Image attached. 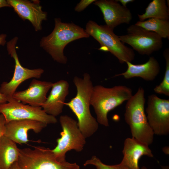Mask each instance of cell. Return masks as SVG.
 <instances>
[{
  "label": "cell",
  "instance_id": "obj_1",
  "mask_svg": "<svg viewBox=\"0 0 169 169\" xmlns=\"http://www.w3.org/2000/svg\"><path fill=\"white\" fill-rule=\"evenodd\" d=\"M73 82L76 88V95L65 105L76 116L78 127L86 138L92 136L98 128V122L91 115L90 110L94 86L90 76L87 73L83 74V78L74 77Z\"/></svg>",
  "mask_w": 169,
  "mask_h": 169
},
{
  "label": "cell",
  "instance_id": "obj_2",
  "mask_svg": "<svg viewBox=\"0 0 169 169\" xmlns=\"http://www.w3.org/2000/svg\"><path fill=\"white\" fill-rule=\"evenodd\" d=\"M55 26L51 33L43 37L40 41V46L47 52L54 60L65 64L67 58L64 53V49L69 43L90 36L85 29L73 23L61 21L59 18L54 19Z\"/></svg>",
  "mask_w": 169,
  "mask_h": 169
},
{
  "label": "cell",
  "instance_id": "obj_3",
  "mask_svg": "<svg viewBox=\"0 0 169 169\" xmlns=\"http://www.w3.org/2000/svg\"><path fill=\"white\" fill-rule=\"evenodd\" d=\"M132 95L131 89L125 85L110 88L100 85L93 86L90 103L94 109L98 123L109 126L108 113L128 100Z\"/></svg>",
  "mask_w": 169,
  "mask_h": 169
},
{
  "label": "cell",
  "instance_id": "obj_4",
  "mask_svg": "<svg viewBox=\"0 0 169 169\" xmlns=\"http://www.w3.org/2000/svg\"><path fill=\"white\" fill-rule=\"evenodd\" d=\"M144 94V90L140 87L127 101L124 118L130 127L132 137L149 146L153 142L154 134L145 114Z\"/></svg>",
  "mask_w": 169,
  "mask_h": 169
},
{
  "label": "cell",
  "instance_id": "obj_5",
  "mask_svg": "<svg viewBox=\"0 0 169 169\" xmlns=\"http://www.w3.org/2000/svg\"><path fill=\"white\" fill-rule=\"evenodd\" d=\"M85 30L100 43V50L110 52L120 63L131 62L135 59L133 50L125 45L119 36L106 25H99L95 21L90 20L86 23Z\"/></svg>",
  "mask_w": 169,
  "mask_h": 169
},
{
  "label": "cell",
  "instance_id": "obj_6",
  "mask_svg": "<svg viewBox=\"0 0 169 169\" xmlns=\"http://www.w3.org/2000/svg\"><path fill=\"white\" fill-rule=\"evenodd\" d=\"M18 162L21 169H80L76 163L58 160L51 150L41 146L19 149Z\"/></svg>",
  "mask_w": 169,
  "mask_h": 169
},
{
  "label": "cell",
  "instance_id": "obj_7",
  "mask_svg": "<svg viewBox=\"0 0 169 169\" xmlns=\"http://www.w3.org/2000/svg\"><path fill=\"white\" fill-rule=\"evenodd\" d=\"M59 120L62 131L57 139V144L51 150L55 157L61 161H66V153L72 150L81 151L86 143L85 138L79 128L77 122L67 115H61Z\"/></svg>",
  "mask_w": 169,
  "mask_h": 169
},
{
  "label": "cell",
  "instance_id": "obj_8",
  "mask_svg": "<svg viewBox=\"0 0 169 169\" xmlns=\"http://www.w3.org/2000/svg\"><path fill=\"white\" fill-rule=\"evenodd\" d=\"M127 33L119 36L120 40L130 45L140 54L150 55L162 47V38L160 36L135 24L127 28Z\"/></svg>",
  "mask_w": 169,
  "mask_h": 169
},
{
  "label": "cell",
  "instance_id": "obj_9",
  "mask_svg": "<svg viewBox=\"0 0 169 169\" xmlns=\"http://www.w3.org/2000/svg\"><path fill=\"white\" fill-rule=\"evenodd\" d=\"M0 113L4 116L6 123L20 120H35L47 125L57 122L55 117L47 114L41 107L24 104L13 99L0 105Z\"/></svg>",
  "mask_w": 169,
  "mask_h": 169
},
{
  "label": "cell",
  "instance_id": "obj_10",
  "mask_svg": "<svg viewBox=\"0 0 169 169\" xmlns=\"http://www.w3.org/2000/svg\"><path fill=\"white\" fill-rule=\"evenodd\" d=\"M18 39L17 37H15L7 43L8 54L15 61V69L13 77L10 81L9 82H3L1 84L0 92L9 99L8 102L13 99V94L21 83L30 78H40L44 72V70L41 68L30 69L24 68L21 65L16 49Z\"/></svg>",
  "mask_w": 169,
  "mask_h": 169
},
{
  "label": "cell",
  "instance_id": "obj_11",
  "mask_svg": "<svg viewBox=\"0 0 169 169\" xmlns=\"http://www.w3.org/2000/svg\"><path fill=\"white\" fill-rule=\"evenodd\" d=\"M148 122L154 134L166 136L169 133V100L155 94L148 97L146 109Z\"/></svg>",
  "mask_w": 169,
  "mask_h": 169
},
{
  "label": "cell",
  "instance_id": "obj_12",
  "mask_svg": "<svg viewBox=\"0 0 169 169\" xmlns=\"http://www.w3.org/2000/svg\"><path fill=\"white\" fill-rule=\"evenodd\" d=\"M94 4L100 8L106 25L112 30L121 24H129L132 19L130 10L116 0H96Z\"/></svg>",
  "mask_w": 169,
  "mask_h": 169
},
{
  "label": "cell",
  "instance_id": "obj_13",
  "mask_svg": "<svg viewBox=\"0 0 169 169\" xmlns=\"http://www.w3.org/2000/svg\"><path fill=\"white\" fill-rule=\"evenodd\" d=\"M8 3L23 20H28L35 31L41 30L43 20H47V13L42 10L38 0H7Z\"/></svg>",
  "mask_w": 169,
  "mask_h": 169
},
{
  "label": "cell",
  "instance_id": "obj_14",
  "mask_svg": "<svg viewBox=\"0 0 169 169\" xmlns=\"http://www.w3.org/2000/svg\"><path fill=\"white\" fill-rule=\"evenodd\" d=\"M43 122L30 120H11L5 123L3 135L15 143L25 144L29 141L28 132L32 130L38 133L47 125Z\"/></svg>",
  "mask_w": 169,
  "mask_h": 169
},
{
  "label": "cell",
  "instance_id": "obj_15",
  "mask_svg": "<svg viewBox=\"0 0 169 169\" xmlns=\"http://www.w3.org/2000/svg\"><path fill=\"white\" fill-rule=\"evenodd\" d=\"M53 83L34 79L28 87L22 91L15 92L13 98L24 104L35 107H41L47 98V94L52 88Z\"/></svg>",
  "mask_w": 169,
  "mask_h": 169
},
{
  "label": "cell",
  "instance_id": "obj_16",
  "mask_svg": "<svg viewBox=\"0 0 169 169\" xmlns=\"http://www.w3.org/2000/svg\"><path fill=\"white\" fill-rule=\"evenodd\" d=\"M122 153L123 157L121 163L130 169H140L139 161L142 156L153 157L148 145L133 137L125 140Z\"/></svg>",
  "mask_w": 169,
  "mask_h": 169
},
{
  "label": "cell",
  "instance_id": "obj_17",
  "mask_svg": "<svg viewBox=\"0 0 169 169\" xmlns=\"http://www.w3.org/2000/svg\"><path fill=\"white\" fill-rule=\"evenodd\" d=\"M69 87L68 82L64 80L53 83L49 95L41 106L46 113L55 117L62 113Z\"/></svg>",
  "mask_w": 169,
  "mask_h": 169
},
{
  "label": "cell",
  "instance_id": "obj_18",
  "mask_svg": "<svg viewBox=\"0 0 169 169\" xmlns=\"http://www.w3.org/2000/svg\"><path fill=\"white\" fill-rule=\"evenodd\" d=\"M126 63V70L115 75V77L123 76L126 79L140 77L147 81H151L155 79L160 70L159 63L153 56L150 57L147 62L141 64H135L129 62Z\"/></svg>",
  "mask_w": 169,
  "mask_h": 169
},
{
  "label": "cell",
  "instance_id": "obj_19",
  "mask_svg": "<svg viewBox=\"0 0 169 169\" xmlns=\"http://www.w3.org/2000/svg\"><path fill=\"white\" fill-rule=\"evenodd\" d=\"M19 155L16 143L3 136L0 139V169H9L18 161Z\"/></svg>",
  "mask_w": 169,
  "mask_h": 169
},
{
  "label": "cell",
  "instance_id": "obj_20",
  "mask_svg": "<svg viewBox=\"0 0 169 169\" xmlns=\"http://www.w3.org/2000/svg\"><path fill=\"white\" fill-rule=\"evenodd\" d=\"M165 0H153L150 2L141 15L138 14L140 21L146 19L157 18L169 20V9Z\"/></svg>",
  "mask_w": 169,
  "mask_h": 169
},
{
  "label": "cell",
  "instance_id": "obj_21",
  "mask_svg": "<svg viewBox=\"0 0 169 169\" xmlns=\"http://www.w3.org/2000/svg\"><path fill=\"white\" fill-rule=\"evenodd\" d=\"M135 24L156 33L162 38L169 39V20L150 18L146 21H137Z\"/></svg>",
  "mask_w": 169,
  "mask_h": 169
},
{
  "label": "cell",
  "instance_id": "obj_22",
  "mask_svg": "<svg viewBox=\"0 0 169 169\" xmlns=\"http://www.w3.org/2000/svg\"><path fill=\"white\" fill-rule=\"evenodd\" d=\"M163 55L166 61V68L163 78L161 82L154 88V92L159 94L169 96V49L164 50Z\"/></svg>",
  "mask_w": 169,
  "mask_h": 169
},
{
  "label": "cell",
  "instance_id": "obj_23",
  "mask_svg": "<svg viewBox=\"0 0 169 169\" xmlns=\"http://www.w3.org/2000/svg\"><path fill=\"white\" fill-rule=\"evenodd\" d=\"M90 165L95 166L96 169H130L121 162L119 164L114 165L106 164L95 156H93L84 164V166Z\"/></svg>",
  "mask_w": 169,
  "mask_h": 169
},
{
  "label": "cell",
  "instance_id": "obj_24",
  "mask_svg": "<svg viewBox=\"0 0 169 169\" xmlns=\"http://www.w3.org/2000/svg\"><path fill=\"white\" fill-rule=\"evenodd\" d=\"M95 1V0H81L77 4L74 8V10L77 12H80Z\"/></svg>",
  "mask_w": 169,
  "mask_h": 169
},
{
  "label": "cell",
  "instance_id": "obj_25",
  "mask_svg": "<svg viewBox=\"0 0 169 169\" xmlns=\"http://www.w3.org/2000/svg\"><path fill=\"white\" fill-rule=\"evenodd\" d=\"M6 123L5 119L3 115H0V139L3 135L5 125Z\"/></svg>",
  "mask_w": 169,
  "mask_h": 169
},
{
  "label": "cell",
  "instance_id": "obj_26",
  "mask_svg": "<svg viewBox=\"0 0 169 169\" xmlns=\"http://www.w3.org/2000/svg\"><path fill=\"white\" fill-rule=\"evenodd\" d=\"M9 100L6 96L0 92V105L7 103Z\"/></svg>",
  "mask_w": 169,
  "mask_h": 169
},
{
  "label": "cell",
  "instance_id": "obj_27",
  "mask_svg": "<svg viewBox=\"0 0 169 169\" xmlns=\"http://www.w3.org/2000/svg\"><path fill=\"white\" fill-rule=\"evenodd\" d=\"M7 35L5 34H1L0 35V45L4 46L6 43V38Z\"/></svg>",
  "mask_w": 169,
  "mask_h": 169
},
{
  "label": "cell",
  "instance_id": "obj_28",
  "mask_svg": "<svg viewBox=\"0 0 169 169\" xmlns=\"http://www.w3.org/2000/svg\"><path fill=\"white\" fill-rule=\"evenodd\" d=\"M4 7H11L7 0H0V8Z\"/></svg>",
  "mask_w": 169,
  "mask_h": 169
},
{
  "label": "cell",
  "instance_id": "obj_29",
  "mask_svg": "<svg viewBox=\"0 0 169 169\" xmlns=\"http://www.w3.org/2000/svg\"><path fill=\"white\" fill-rule=\"evenodd\" d=\"M117 1L120 2L121 3L122 5L126 7V5L127 3L130 2H133L135 1L134 0H116Z\"/></svg>",
  "mask_w": 169,
  "mask_h": 169
},
{
  "label": "cell",
  "instance_id": "obj_30",
  "mask_svg": "<svg viewBox=\"0 0 169 169\" xmlns=\"http://www.w3.org/2000/svg\"><path fill=\"white\" fill-rule=\"evenodd\" d=\"M9 169H21L19 166L18 161L14 162Z\"/></svg>",
  "mask_w": 169,
  "mask_h": 169
},
{
  "label": "cell",
  "instance_id": "obj_31",
  "mask_svg": "<svg viewBox=\"0 0 169 169\" xmlns=\"http://www.w3.org/2000/svg\"><path fill=\"white\" fill-rule=\"evenodd\" d=\"M141 169H148L145 166H143L141 167Z\"/></svg>",
  "mask_w": 169,
  "mask_h": 169
},
{
  "label": "cell",
  "instance_id": "obj_32",
  "mask_svg": "<svg viewBox=\"0 0 169 169\" xmlns=\"http://www.w3.org/2000/svg\"></svg>",
  "mask_w": 169,
  "mask_h": 169
}]
</instances>
